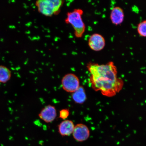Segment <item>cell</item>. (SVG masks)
Segmentation results:
<instances>
[{"mask_svg": "<svg viewBox=\"0 0 146 146\" xmlns=\"http://www.w3.org/2000/svg\"><path fill=\"white\" fill-rule=\"evenodd\" d=\"M87 68L90 73L89 82L93 89L100 91L107 97H112L123 89L124 82L117 76V69L112 61L106 64L89 62Z\"/></svg>", "mask_w": 146, "mask_h": 146, "instance_id": "cell-1", "label": "cell"}, {"mask_svg": "<svg viewBox=\"0 0 146 146\" xmlns=\"http://www.w3.org/2000/svg\"><path fill=\"white\" fill-rule=\"evenodd\" d=\"M84 11L82 9H75L67 13L65 22L70 25L74 30V36L77 38L83 37L86 27L83 19Z\"/></svg>", "mask_w": 146, "mask_h": 146, "instance_id": "cell-2", "label": "cell"}, {"mask_svg": "<svg viewBox=\"0 0 146 146\" xmlns=\"http://www.w3.org/2000/svg\"><path fill=\"white\" fill-rule=\"evenodd\" d=\"M64 2L62 0H38L35 5L39 13L51 17L60 14Z\"/></svg>", "mask_w": 146, "mask_h": 146, "instance_id": "cell-3", "label": "cell"}, {"mask_svg": "<svg viewBox=\"0 0 146 146\" xmlns=\"http://www.w3.org/2000/svg\"><path fill=\"white\" fill-rule=\"evenodd\" d=\"M62 88L66 92L73 93L80 87L79 78L75 74L69 73L64 76L61 81Z\"/></svg>", "mask_w": 146, "mask_h": 146, "instance_id": "cell-4", "label": "cell"}, {"mask_svg": "<svg viewBox=\"0 0 146 146\" xmlns=\"http://www.w3.org/2000/svg\"><path fill=\"white\" fill-rule=\"evenodd\" d=\"M88 44L89 48L93 51L95 52L101 51L105 46V38L101 34L95 33L89 36Z\"/></svg>", "mask_w": 146, "mask_h": 146, "instance_id": "cell-5", "label": "cell"}, {"mask_svg": "<svg viewBox=\"0 0 146 146\" xmlns=\"http://www.w3.org/2000/svg\"><path fill=\"white\" fill-rule=\"evenodd\" d=\"M72 135L76 141L83 142L86 141L89 138L90 131L86 125L83 123H78L75 125Z\"/></svg>", "mask_w": 146, "mask_h": 146, "instance_id": "cell-6", "label": "cell"}, {"mask_svg": "<svg viewBox=\"0 0 146 146\" xmlns=\"http://www.w3.org/2000/svg\"><path fill=\"white\" fill-rule=\"evenodd\" d=\"M57 112L54 106L48 105L41 110L38 116L41 120L46 123H50L55 119Z\"/></svg>", "mask_w": 146, "mask_h": 146, "instance_id": "cell-7", "label": "cell"}, {"mask_svg": "<svg viewBox=\"0 0 146 146\" xmlns=\"http://www.w3.org/2000/svg\"><path fill=\"white\" fill-rule=\"evenodd\" d=\"M110 17L113 24L115 25L121 24L125 18L123 9L119 6L113 7L111 11Z\"/></svg>", "mask_w": 146, "mask_h": 146, "instance_id": "cell-8", "label": "cell"}, {"mask_svg": "<svg viewBox=\"0 0 146 146\" xmlns=\"http://www.w3.org/2000/svg\"><path fill=\"white\" fill-rule=\"evenodd\" d=\"M74 127V124L72 120H64L58 125V132L62 136H68L72 134Z\"/></svg>", "mask_w": 146, "mask_h": 146, "instance_id": "cell-9", "label": "cell"}, {"mask_svg": "<svg viewBox=\"0 0 146 146\" xmlns=\"http://www.w3.org/2000/svg\"><path fill=\"white\" fill-rule=\"evenodd\" d=\"M72 98L75 103L82 104L87 100V96L84 88L80 86L77 90L72 93Z\"/></svg>", "mask_w": 146, "mask_h": 146, "instance_id": "cell-10", "label": "cell"}, {"mask_svg": "<svg viewBox=\"0 0 146 146\" xmlns=\"http://www.w3.org/2000/svg\"><path fill=\"white\" fill-rule=\"evenodd\" d=\"M11 72L6 67L0 65V83H5L10 80Z\"/></svg>", "mask_w": 146, "mask_h": 146, "instance_id": "cell-11", "label": "cell"}, {"mask_svg": "<svg viewBox=\"0 0 146 146\" xmlns=\"http://www.w3.org/2000/svg\"><path fill=\"white\" fill-rule=\"evenodd\" d=\"M137 30L140 36L146 37V19L143 20L138 24Z\"/></svg>", "mask_w": 146, "mask_h": 146, "instance_id": "cell-12", "label": "cell"}, {"mask_svg": "<svg viewBox=\"0 0 146 146\" xmlns=\"http://www.w3.org/2000/svg\"><path fill=\"white\" fill-rule=\"evenodd\" d=\"M69 114L70 112L68 109H62L60 111L59 117L64 120H66L68 117Z\"/></svg>", "mask_w": 146, "mask_h": 146, "instance_id": "cell-13", "label": "cell"}]
</instances>
